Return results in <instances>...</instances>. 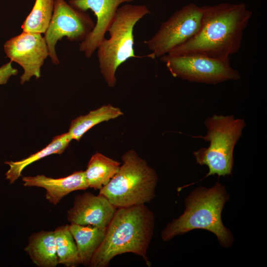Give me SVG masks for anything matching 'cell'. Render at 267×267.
Instances as JSON below:
<instances>
[{"mask_svg":"<svg viewBox=\"0 0 267 267\" xmlns=\"http://www.w3.org/2000/svg\"><path fill=\"white\" fill-rule=\"evenodd\" d=\"M123 164L99 194L105 197L117 208L145 204L155 196L158 180L155 170L134 150L122 157Z\"/></svg>","mask_w":267,"mask_h":267,"instance_id":"5b68a950","label":"cell"},{"mask_svg":"<svg viewBox=\"0 0 267 267\" xmlns=\"http://www.w3.org/2000/svg\"><path fill=\"white\" fill-rule=\"evenodd\" d=\"M160 60L172 75L191 82L217 84L240 79L238 71L230 66V58L218 59L201 55L165 54Z\"/></svg>","mask_w":267,"mask_h":267,"instance_id":"52a82bcc","label":"cell"},{"mask_svg":"<svg viewBox=\"0 0 267 267\" xmlns=\"http://www.w3.org/2000/svg\"><path fill=\"white\" fill-rule=\"evenodd\" d=\"M154 226V215L145 204L117 208L89 267H107L116 256L128 253L141 257L151 267L147 252Z\"/></svg>","mask_w":267,"mask_h":267,"instance_id":"7a4b0ae2","label":"cell"},{"mask_svg":"<svg viewBox=\"0 0 267 267\" xmlns=\"http://www.w3.org/2000/svg\"><path fill=\"white\" fill-rule=\"evenodd\" d=\"M23 185L39 187L45 191V199L54 205L70 193L89 188L85 178V171H76L67 177L54 178L44 175L23 177Z\"/></svg>","mask_w":267,"mask_h":267,"instance_id":"4fadbf2b","label":"cell"},{"mask_svg":"<svg viewBox=\"0 0 267 267\" xmlns=\"http://www.w3.org/2000/svg\"><path fill=\"white\" fill-rule=\"evenodd\" d=\"M18 71L12 66V61H10L0 67V85L5 84L9 78L16 75Z\"/></svg>","mask_w":267,"mask_h":267,"instance_id":"44dd1931","label":"cell"},{"mask_svg":"<svg viewBox=\"0 0 267 267\" xmlns=\"http://www.w3.org/2000/svg\"><path fill=\"white\" fill-rule=\"evenodd\" d=\"M69 229L76 244L81 264L89 266L94 253L104 238L107 227L71 223Z\"/></svg>","mask_w":267,"mask_h":267,"instance_id":"9a60e30c","label":"cell"},{"mask_svg":"<svg viewBox=\"0 0 267 267\" xmlns=\"http://www.w3.org/2000/svg\"><path fill=\"white\" fill-rule=\"evenodd\" d=\"M54 4V0H36L21 25L23 31L44 34L51 18Z\"/></svg>","mask_w":267,"mask_h":267,"instance_id":"ffe728a7","label":"cell"},{"mask_svg":"<svg viewBox=\"0 0 267 267\" xmlns=\"http://www.w3.org/2000/svg\"><path fill=\"white\" fill-rule=\"evenodd\" d=\"M95 23L89 15L78 10L65 0H54L52 15L45 32L49 56L56 65L59 60L55 51V45L64 37L71 42H82L94 28Z\"/></svg>","mask_w":267,"mask_h":267,"instance_id":"9c48e42d","label":"cell"},{"mask_svg":"<svg viewBox=\"0 0 267 267\" xmlns=\"http://www.w3.org/2000/svg\"><path fill=\"white\" fill-rule=\"evenodd\" d=\"M117 208L104 196L86 192L75 197L73 205L67 214L71 223L107 227Z\"/></svg>","mask_w":267,"mask_h":267,"instance_id":"7c38bea8","label":"cell"},{"mask_svg":"<svg viewBox=\"0 0 267 267\" xmlns=\"http://www.w3.org/2000/svg\"><path fill=\"white\" fill-rule=\"evenodd\" d=\"M205 125L207 129V134L197 137L204 139L210 144L208 147L194 152L197 163L208 167L209 172L205 178L215 175L219 177L231 175L234 165L233 151L245 127V121L235 118L233 115L214 114L206 119Z\"/></svg>","mask_w":267,"mask_h":267,"instance_id":"8992f818","label":"cell"},{"mask_svg":"<svg viewBox=\"0 0 267 267\" xmlns=\"http://www.w3.org/2000/svg\"><path fill=\"white\" fill-rule=\"evenodd\" d=\"M134 0H70L69 3L81 11L91 10L96 21L93 30L80 44L79 50L86 57L90 58L98 45L105 38L119 5Z\"/></svg>","mask_w":267,"mask_h":267,"instance_id":"8fae6325","label":"cell"},{"mask_svg":"<svg viewBox=\"0 0 267 267\" xmlns=\"http://www.w3.org/2000/svg\"><path fill=\"white\" fill-rule=\"evenodd\" d=\"M72 140L67 133L54 136L46 147L29 157L18 161H5L9 166L5 173L6 179L13 183L20 177L23 170L29 165L52 154H61L68 146Z\"/></svg>","mask_w":267,"mask_h":267,"instance_id":"2e32d148","label":"cell"},{"mask_svg":"<svg viewBox=\"0 0 267 267\" xmlns=\"http://www.w3.org/2000/svg\"><path fill=\"white\" fill-rule=\"evenodd\" d=\"M201 7V23L198 32L167 54L226 59L239 51L243 31L252 12L242 2H223Z\"/></svg>","mask_w":267,"mask_h":267,"instance_id":"6da1fadb","label":"cell"},{"mask_svg":"<svg viewBox=\"0 0 267 267\" xmlns=\"http://www.w3.org/2000/svg\"><path fill=\"white\" fill-rule=\"evenodd\" d=\"M54 233L58 264L67 267H75L80 265L78 248L69 225L58 226Z\"/></svg>","mask_w":267,"mask_h":267,"instance_id":"d6986e66","label":"cell"},{"mask_svg":"<svg viewBox=\"0 0 267 267\" xmlns=\"http://www.w3.org/2000/svg\"><path fill=\"white\" fill-rule=\"evenodd\" d=\"M229 197L225 187L219 181L211 188L196 187L185 198L183 213L162 230V239L167 242L176 236L202 229L214 234L222 247H230L233 236L222 220V212Z\"/></svg>","mask_w":267,"mask_h":267,"instance_id":"3957f363","label":"cell"},{"mask_svg":"<svg viewBox=\"0 0 267 267\" xmlns=\"http://www.w3.org/2000/svg\"><path fill=\"white\" fill-rule=\"evenodd\" d=\"M121 163L102 153L96 152L89 159L85 171L89 187L100 190L118 172Z\"/></svg>","mask_w":267,"mask_h":267,"instance_id":"e0dca14e","label":"cell"},{"mask_svg":"<svg viewBox=\"0 0 267 267\" xmlns=\"http://www.w3.org/2000/svg\"><path fill=\"white\" fill-rule=\"evenodd\" d=\"M7 57L20 65L24 73L20 77V84L29 82L34 76L41 77V69L49 56L48 46L42 34L23 31L20 34L7 41L4 44Z\"/></svg>","mask_w":267,"mask_h":267,"instance_id":"30bf717a","label":"cell"},{"mask_svg":"<svg viewBox=\"0 0 267 267\" xmlns=\"http://www.w3.org/2000/svg\"><path fill=\"white\" fill-rule=\"evenodd\" d=\"M24 251L37 267H55L59 265L54 231L33 233Z\"/></svg>","mask_w":267,"mask_h":267,"instance_id":"5bb4252c","label":"cell"},{"mask_svg":"<svg viewBox=\"0 0 267 267\" xmlns=\"http://www.w3.org/2000/svg\"><path fill=\"white\" fill-rule=\"evenodd\" d=\"M202 15L201 6L190 3L163 22L157 32L144 42L154 58L168 54L193 37L200 29Z\"/></svg>","mask_w":267,"mask_h":267,"instance_id":"ba28073f","label":"cell"},{"mask_svg":"<svg viewBox=\"0 0 267 267\" xmlns=\"http://www.w3.org/2000/svg\"><path fill=\"white\" fill-rule=\"evenodd\" d=\"M150 13L145 5L126 4L118 8L107 31L109 38H105L96 49L100 71L109 87H115L116 72L129 59H154L152 53L138 56L134 50V27L138 21Z\"/></svg>","mask_w":267,"mask_h":267,"instance_id":"277c9868","label":"cell"},{"mask_svg":"<svg viewBox=\"0 0 267 267\" xmlns=\"http://www.w3.org/2000/svg\"><path fill=\"white\" fill-rule=\"evenodd\" d=\"M123 114L120 108L111 104L103 105L73 120L68 132L71 139L79 141L83 135L94 126Z\"/></svg>","mask_w":267,"mask_h":267,"instance_id":"ac0fdd59","label":"cell"}]
</instances>
